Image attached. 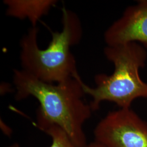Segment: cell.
Returning <instances> with one entry per match:
<instances>
[{"mask_svg": "<svg viewBox=\"0 0 147 147\" xmlns=\"http://www.w3.org/2000/svg\"><path fill=\"white\" fill-rule=\"evenodd\" d=\"M81 81L78 75L62 82L49 84L22 69H16L13 73L16 100L33 96L39 102L37 127L42 130L56 125L66 132L76 147H86L88 143L84 125L93 111L83 99L85 93Z\"/></svg>", "mask_w": 147, "mask_h": 147, "instance_id": "cell-1", "label": "cell"}, {"mask_svg": "<svg viewBox=\"0 0 147 147\" xmlns=\"http://www.w3.org/2000/svg\"><path fill=\"white\" fill-rule=\"evenodd\" d=\"M61 31L52 32V39L45 49L38 45L37 27H31L21 38L20 58L22 69L49 84L65 81L79 75L70 48L82 36V27L74 11L62 9Z\"/></svg>", "mask_w": 147, "mask_h": 147, "instance_id": "cell-2", "label": "cell"}, {"mask_svg": "<svg viewBox=\"0 0 147 147\" xmlns=\"http://www.w3.org/2000/svg\"><path fill=\"white\" fill-rule=\"evenodd\" d=\"M104 54L114 65L113 73L96 75L94 88L81 81L85 94L92 99L89 104L92 111L98 110L101 102L104 101L113 102L120 109H130L134 100L138 98H147V83L141 79L139 73L147 60L145 48L137 42H129L107 46Z\"/></svg>", "mask_w": 147, "mask_h": 147, "instance_id": "cell-3", "label": "cell"}, {"mask_svg": "<svg viewBox=\"0 0 147 147\" xmlns=\"http://www.w3.org/2000/svg\"><path fill=\"white\" fill-rule=\"evenodd\" d=\"M94 135L105 147H147V123L131 109H119L99 122Z\"/></svg>", "mask_w": 147, "mask_h": 147, "instance_id": "cell-4", "label": "cell"}, {"mask_svg": "<svg viewBox=\"0 0 147 147\" xmlns=\"http://www.w3.org/2000/svg\"><path fill=\"white\" fill-rule=\"evenodd\" d=\"M104 39L109 47L140 42L147 50V0L127 7L105 31Z\"/></svg>", "mask_w": 147, "mask_h": 147, "instance_id": "cell-5", "label": "cell"}, {"mask_svg": "<svg viewBox=\"0 0 147 147\" xmlns=\"http://www.w3.org/2000/svg\"><path fill=\"white\" fill-rule=\"evenodd\" d=\"M55 0H5L7 16L20 20H29L32 27H37L38 21L46 16L57 3Z\"/></svg>", "mask_w": 147, "mask_h": 147, "instance_id": "cell-6", "label": "cell"}, {"mask_svg": "<svg viewBox=\"0 0 147 147\" xmlns=\"http://www.w3.org/2000/svg\"><path fill=\"white\" fill-rule=\"evenodd\" d=\"M42 131L52 138V144L49 147H77L59 126L51 125L43 129Z\"/></svg>", "mask_w": 147, "mask_h": 147, "instance_id": "cell-7", "label": "cell"}, {"mask_svg": "<svg viewBox=\"0 0 147 147\" xmlns=\"http://www.w3.org/2000/svg\"><path fill=\"white\" fill-rule=\"evenodd\" d=\"M86 147H105L103 146L102 144H100L98 142L94 141V142H91L89 144H88Z\"/></svg>", "mask_w": 147, "mask_h": 147, "instance_id": "cell-8", "label": "cell"}, {"mask_svg": "<svg viewBox=\"0 0 147 147\" xmlns=\"http://www.w3.org/2000/svg\"><path fill=\"white\" fill-rule=\"evenodd\" d=\"M7 147H20V146H19V145L18 143H14V144L11 145L10 146Z\"/></svg>", "mask_w": 147, "mask_h": 147, "instance_id": "cell-9", "label": "cell"}]
</instances>
